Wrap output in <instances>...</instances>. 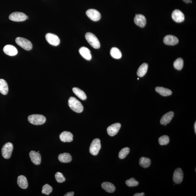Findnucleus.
Wrapping results in <instances>:
<instances>
[{
	"instance_id": "obj_1",
	"label": "nucleus",
	"mask_w": 196,
	"mask_h": 196,
	"mask_svg": "<svg viewBox=\"0 0 196 196\" xmlns=\"http://www.w3.org/2000/svg\"><path fill=\"white\" fill-rule=\"evenodd\" d=\"M68 105L72 110L76 113H80L83 111V105L75 97H70L68 100Z\"/></svg>"
},
{
	"instance_id": "obj_2",
	"label": "nucleus",
	"mask_w": 196,
	"mask_h": 196,
	"mask_svg": "<svg viewBox=\"0 0 196 196\" xmlns=\"http://www.w3.org/2000/svg\"><path fill=\"white\" fill-rule=\"evenodd\" d=\"M28 119L30 123L36 125H43L46 121V117L43 115L40 114L30 115Z\"/></svg>"
},
{
	"instance_id": "obj_3",
	"label": "nucleus",
	"mask_w": 196,
	"mask_h": 196,
	"mask_svg": "<svg viewBox=\"0 0 196 196\" xmlns=\"http://www.w3.org/2000/svg\"><path fill=\"white\" fill-rule=\"evenodd\" d=\"M85 38L92 47L95 49H99L100 47V43L99 39L95 35L91 32H88L85 34Z\"/></svg>"
},
{
	"instance_id": "obj_4",
	"label": "nucleus",
	"mask_w": 196,
	"mask_h": 196,
	"mask_svg": "<svg viewBox=\"0 0 196 196\" xmlns=\"http://www.w3.org/2000/svg\"><path fill=\"white\" fill-rule=\"evenodd\" d=\"M15 41L17 44L26 50L29 51L32 49V43L27 39L21 37H18L16 39Z\"/></svg>"
},
{
	"instance_id": "obj_5",
	"label": "nucleus",
	"mask_w": 196,
	"mask_h": 196,
	"mask_svg": "<svg viewBox=\"0 0 196 196\" xmlns=\"http://www.w3.org/2000/svg\"><path fill=\"white\" fill-rule=\"evenodd\" d=\"M13 150V144L11 142H7L4 144L1 149V154L4 158L8 159L11 157Z\"/></svg>"
},
{
	"instance_id": "obj_6",
	"label": "nucleus",
	"mask_w": 196,
	"mask_h": 196,
	"mask_svg": "<svg viewBox=\"0 0 196 196\" xmlns=\"http://www.w3.org/2000/svg\"><path fill=\"white\" fill-rule=\"evenodd\" d=\"M101 148L100 139L96 138L92 141L89 148L90 153L93 155H97Z\"/></svg>"
},
{
	"instance_id": "obj_7",
	"label": "nucleus",
	"mask_w": 196,
	"mask_h": 196,
	"mask_svg": "<svg viewBox=\"0 0 196 196\" xmlns=\"http://www.w3.org/2000/svg\"><path fill=\"white\" fill-rule=\"evenodd\" d=\"M27 17L25 14L21 12H14L11 14L9 18L12 21H25Z\"/></svg>"
},
{
	"instance_id": "obj_8",
	"label": "nucleus",
	"mask_w": 196,
	"mask_h": 196,
	"mask_svg": "<svg viewBox=\"0 0 196 196\" xmlns=\"http://www.w3.org/2000/svg\"><path fill=\"white\" fill-rule=\"evenodd\" d=\"M46 38L48 42L52 46H56L60 44V39L55 34L47 33L46 35Z\"/></svg>"
},
{
	"instance_id": "obj_9",
	"label": "nucleus",
	"mask_w": 196,
	"mask_h": 196,
	"mask_svg": "<svg viewBox=\"0 0 196 196\" xmlns=\"http://www.w3.org/2000/svg\"><path fill=\"white\" fill-rule=\"evenodd\" d=\"M86 15L90 19L93 21H99L101 18L100 13L95 9H91L87 10Z\"/></svg>"
},
{
	"instance_id": "obj_10",
	"label": "nucleus",
	"mask_w": 196,
	"mask_h": 196,
	"mask_svg": "<svg viewBox=\"0 0 196 196\" xmlns=\"http://www.w3.org/2000/svg\"><path fill=\"white\" fill-rule=\"evenodd\" d=\"M172 18L174 21L177 23H181L184 21L185 15L182 12L177 9L174 10L172 14Z\"/></svg>"
},
{
	"instance_id": "obj_11",
	"label": "nucleus",
	"mask_w": 196,
	"mask_h": 196,
	"mask_svg": "<svg viewBox=\"0 0 196 196\" xmlns=\"http://www.w3.org/2000/svg\"><path fill=\"white\" fill-rule=\"evenodd\" d=\"M183 173L182 170L180 168H178L174 171L173 174V180L176 184H180L182 181Z\"/></svg>"
},
{
	"instance_id": "obj_12",
	"label": "nucleus",
	"mask_w": 196,
	"mask_h": 196,
	"mask_svg": "<svg viewBox=\"0 0 196 196\" xmlns=\"http://www.w3.org/2000/svg\"><path fill=\"white\" fill-rule=\"evenodd\" d=\"M121 127V124L119 123H117L110 126L107 129L108 134L110 136H115L119 132Z\"/></svg>"
},
{
	"instance_id": "obj_13",
	"label": "nucleus",
	"mask_w": 196,
	"mask_h": 196,
	"mask_svg": "<svg viewBox=\"0 0 196 196\" xmlns=\"http://www.w3.org/2000/svg\"><path fill=\"white\" fill-rule=\"evenodd\" d=\"M29 157L32 163L38 165L41 163V156L38 152L31 151L29 154Z\"/></svg>"
},
{
	"instance_id": "obj_14",
	"label": "nucleus",
	"mask_w": 196,
	"mask_h": 196,
	"mask_svg": "<svg viewBox=\"0 0 196 196\" xmlns=\"http://www.w3.org/2000/svg\"><path fill=\"white\" fill-rule=\"evenodd\" d=\"M134 22L137 26L144 28L147 24V20L144 15L136 14L134 18Z\"/></svg>"
},
{
	"instance_id": "obj_15",
	"label": "nucleus",
	"mask_w": 196,
	"mask_h": 196,
	"mask_svg": "<svg viewBox=\"0 0 196 196\" xmlns=\"http://www.w3.org/2000/svg\"><path fill=\"white\" fill-rule=\"evenodd\" d=\"M179 40L176 37L172 35H168L165 37L163 42L169 46H174L178 43Z\"/></svg>"
},
{
	"instance_id": "obj_16",
	"label": "nucleus",
	"mask_w": 196,
	"mask_h": 196,
	"mask_svg": "<svg viewBox=\"0 0 196 196\" xmlns=\"http://www.w3.org/2000/svg\"><path fill=\"white\" fill-rule=\"evenodd\" d=\"M4 53L8 55L14 56L16 55L18 51L16 48L11 45H7L3 49Z\"/></svg>"
},
{
	"instance_id": "obj_17",
	"label": "nucleus",
	"mask_w": 196,
	"mask_h": 196,
	"mask_svg": "<svg viewBox=\"0 0 196 196\" xmlns=\"http://www.w3.org/2000/svg\"><path fill=\"white\" fill-rule=\"evenodd\" d=\"M174 116L173 112H170L163 115L160 121V123L162 125L166 126L169 123L172 121Z\"/></svg>"
},
{
	"instance_id": "obj_18",
	"label": "nucleus",
	"mask_w": 196,
	"mask_h": 196,
	"mask_svg": "<svg viewBox=\"0 0 196 196\" xmlns=\"http://www.w3.org/2000/svg\"><path fill=\"white\" fill-rule=\"evenodd\" d=\"M73 135L71 132L64 131L60 135V140L63 142H70L73 141Z\"/></svg>"
},
{
	"instance_id": "obj_19",
	"label": "nucleus",
	"mask_w": 196,
	"mask_h": 196,
	"mask_svg": "<svg viewBox=\"0 0 196 196\" xmlns=\"http://www.w3.org/2000/svg\"><path fill=\"white\" fill-rule=\"evenodd\" d=\"M79 53L84 58L88 60H90L92 59L91 51L88 48L82 47L79 50Z\"/></svg>"
},
{
	"instance_id": "obj_20",
	"label": "nucleus",
	"mask_w": 196,
	"mask_h": 196,
	"mask_svg": "<svg viewBox=\"0 0 196 196\" xmlns=\"http://www.w3.org/2000/svg\"><path fill=\"white\" fill-rule=\"evenodd\" d=\"M17 183L21 189H25L28 187V183L27 178L24 176L21 175L18 177Z\"/></svg>"
},
{
	"instance_id": "obj_21",
	"label": "nucleus",
	"mask_w": 196,
	"mask_h": 196,
	"mask_svg": "<svg viewBox=\"0 0 196 196\" xmlns=\"http://www.w3.org/2000/svg\"><path fill=\"white\" fill-rule=\"evenodd\" d=\"M148 65L147 63L142 64L139 67L137 72V74L139 77H142L145 75L147 72Z\"/></svg>"
},
{
	"instance_id": "obj_22",
	"label": "nucleus",
	"mask_w": 196,
	"mask_h": 196,
	"mask_svg": "<svg viewBox=\"0 0 196 196\" xmlns=\"http://www.w3.org/2000/svg\"><path fill=\"white\" fill-rule=\"evenodd\" d=\"M155 89L157 92L163 96H170L172 94V91L170 90L163 87H157Z\"/></svg>"
},
{
	"instance_id": "obj_23",
	"label": "nucleus",
	"mask_w": 196,
	"mask_h": 196,
	"mask_svg": "<svg viewBox=\"0 0 196 196\" xmlns=\"http://www.w3.org/2000/svg\"><path fill=\"white\" fill-rule=\"evenodd\" d=\"M58 160L62 163H69L71 161L72 158L69 153H64L60 154L58 156Z\"/></svg>"
},
{
	"instance_id": "obj_24",
	"label": "nucleus",
	"mask_w": 196,
	"mask_h": 196,
	"mask_svg": "<svg viewBox=\"0 0 196 196\" xmlns=\"http://www.w3.org/2000/svg\"><path fill=\"white\" fill-rule=\"evenodd\" d=\"M102 189L109 193H113L116 190V187L114 185L109 182H103L102 185Z\"/></svg>"
},
{
	"instance_id": "obj_25",
	"label": "nucleus",
	"mask_w": 196,
	"mask_h": 196,
	"mask_svg": "<svg viewBox=\"0 0 196 196\" xmlns=\"http://www.w3.org/2000/svg\"><path fill=\"white\" fill-rule=\"evenodd\" d=\"M9 91L8 86L7 82L3 79H0V93L5 95Z\"/></svg>"
},
{
	"instance_id": "obj_26",
	"label": "nucleus",
	"mask_w": 196,
	"mask_h": 196,
	"mask_svg": "<svg viewBox=\"0 0 196 196\" xmlns=\"http://www.w3.org/2000/svg\"><path fill=\"white\" fill-rule=\"evenodd\" d=\"M72 91L74 94L82 100H84L87 99L86 94L83 91L80 89L75 87L73 88Z\"/></svg>"
},
{
	"instance_id": "obj_27",
	"label": "nucleus",
	"mask_w": 196,
	"mask_h": 196,
	"mask_svg": "<svg viewBox=\"0 0 196 196\" xmlns=\"http://www.w3.org/2000/svg\"><path fill=\"white\" fill-rule=\"evenodd\" d=\"M110 54L113 58L117 59H120L122 57V54L120 51L116 47L112 48L110 50Z\"/></svg>"
},
{
	"instance_id": "obj_28",
	"label": "nucleus",
	"mask_w": 196,
	"mask_h": 196,
	"mask_svg": "<svg viewBox=\"0 0 196 196\" xmlns=\"http://www.w3.org/2000/svg\"><path fill=\"white\" fill-rule=\"evenodd\" d=\"M139 164L141 167L147 168L150 165L151 161L150 159L142 157L140 159Z\"/></svg>"
},
{
	"instance_id": "obj_29",
	"label": "nucleus",
	"mask_w": 196,
	"mask_h": 196,
	"mask_svg": "<svg viewBox=\"0 0 196 196\" xmlns=\"http://www.w3.org/2000/svg\"><path fill=\"white\" fill-rule=\"evenodd\" d=\"M183 60L181 58H179L175 60L174 63V67L176 69L180 70L183 67Z\"/></svg>"
},
{
	"instance_id": "obj_30",
	"label": "nucleus",
	"mask_w": 196,
	"mask_h": 196,
	"mask_svg": "<svg viewBox=\"0 0 196 196\" xmlns=\"http://www.w3.org/2000/svg\"><path fill=\"white\" fill-rule=\"evenodd\" d=\"M130 152V149L128 147H125L121 149L119 152V157L121 159L125 158Z\"/></svg>"
},
{
	"instance_id": "obj_31",
	"label": "nucleus",
	"mask_w": 196,
	"mask_h": 196,
	"mask_svg": "<svg viewBox=\"0 0 196 196\" xmlns=\"http://www.w3.org/2000/svg\"><path fill=\"white\" fill-rule=\"evenodd\" d=\"M53 190L52 187L49 184H46L43 187L42 193L46 195H49Z\"/></svg>"
},
{
	"instance_id": "obj_32",
	"label": "nucleus",
	"mask_w": 196,
	"mask_h": 196,
	"mask_svg": "<svg viewBox=\"0 0 196 196\" xmlns=\"http://www.w3.org/2000/svg\"><path fill=\"white\" fill-rule=\"evenodd\" d=\"M158 142L160 145H167L169 142V137L166 135L161 136L159 138Z\"/></svg>"
},
{
	"instance_id": "obj_33",
	"label": "nucleus",
	"mask_w": 196,
	"mask_h": 196,
	"mask_svg": "<svg viewBox=\"0 0 196 196\" xmlns=\"http://www.w3.org/2000/svg\"><path fill=\"white\" fill-rule=\"evenodd\" d=\"M55 177L57 182L62 183L65 181V178L62 173L57 172L55 174Z\"/></svg>"
},
{
	"instance_id": "obj_34",
	"label": "nucleus",
	"mask_w": 196,
	"mask_h": 196,
	"mask_svg": "<svg viewBox=\"0 0 196 196\" xmlns=\"http://www.w3.org/2000/svg\"><path fill=\"white\" fill-rule=\"evenodd\" d=\"M126 184L129 187H134L137 186L139 184L138 182L136 181L134 178H132L126 181Z\"/></svg>"
},
{
	"instance_id": "obj_35",
	"label": "nucleus",
	"mask_w": 196,
	"mask_h": 196,
	"mask_svg": "<svg viewBox=\"0 0 196 196\" xmlns=\"http://www.w3.org/2000/svg\"><path fill=\"white\" fill-rule=\"evenodd\" d=\"M74 195V192H69L67 193L66 194H65L64 195V196H73Z\"/></svg>"
},
{
	"instance_id": "obj_36",
	"label": "nucleus",
	"mask_w": 196,
	"mask_h": 196,
	"mask_svg": "<svg viewBox=\"0 0 196 196\" xmlns=\"http://www.w3.org/2000/svg\"><path fill=\"white\" fill-rule=\"evenodd\" d=\"M144 192L141 193H136L135 194L134 196H144Z\"/></svg>"
},
{
	"instance_id": "obj_37",
	"label": "nucleus",
	"mask_w": 196,
	"mask_h": 196,
	"mask_svg": "<svg viewBox=\"0 0 196 196\" xmlns=\"http://www.w3.org/2000/svg\"><path fill=\"white\" fill-rule=\"evenodd\" d=\"M183 1L187 4H189V3H190L191 0H183Z\"/></svg>"
},
{
	"instance_id": "obj_38",
	"label": "nucleus",
	"mask_w": 196,
	"mask_h": 196,
	"mask_svg": "<svg viewBox=\"0 0 196 196\" xmlns=\"http://www.w3.org/2000/svg\"><path fill=\"white\" fill-rule=\"evenodd\" d=\"M194 130H195V133H196V122H195V124H194Z\"/></svg>"
},
{
	"instance_id": "obj_39",
	"label": "nucleus",
	"mask_w": 196,
	"mask_h": 196,
	"mask_svg": "<svg viewBox=\"0 0 196 196\" xmlns=\"http://www.w3.org/2000/svg\"><path fill=\"white\" fill-rule=\"evenodd\" d=\"M137 79H138V80H139V78H138Z\"/></svg>"
}]
</instances>
